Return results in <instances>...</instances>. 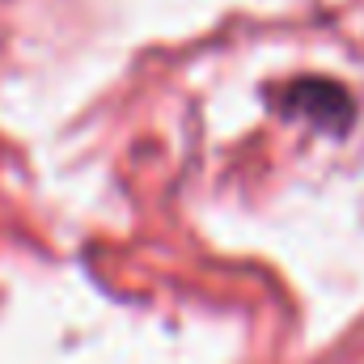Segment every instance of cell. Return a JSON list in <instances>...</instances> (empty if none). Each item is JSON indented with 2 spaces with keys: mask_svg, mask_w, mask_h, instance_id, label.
<instances>
[{
  "mask_svg": "<svg viewBox=\"0 0 364 364\" xmlns=\"http://www.w3.org/2000/svg\"><path fill=\"white\" fill-rule=\"evenodd\" d=\"M279 114L284 119H305L314 123L318 132H331V136H343L352 127V93L326 77H301L292 81L288 90L275 97Z\"/></svg>",
  "mask_w": 364,
  "mask_h": 364,
  "instance_id": "6da1fadb",
  "label": "cell"
}]
</instances>
